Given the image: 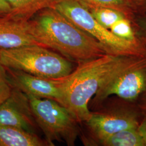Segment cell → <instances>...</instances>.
I'll use <instances>...</instances> for the list:
<instances>
[{"mask_svg":"<svg viewBox=\"0 0 146 146\" xmlns=\"http://www.w3.org/2000/svg\"><path fill=\"white\" fill-rule=\"evenodd\" d=\"M85 122L95 136L101 141L119 131L139 128L141 122L136 111L125 110L108 113H92Z\"/></svg>","mask_w":146,"mask_h":146,"instance_id":"8","label":"cell"},{"mask_svg":"<svg viewBox=\"0 0 146 146\" xmlns=\"http://www.w3.org/2000/svg\"><path fill=\"white\" fill-rule=\"evenodd\" d=\"M140 5L146 8V0H140Z\"/></svg>","mask_w":146,"mask_h":146,"instance_id":"22","label":"cell"},{"mask_svg":"<svg viewBox=\"0 0 146 146\" xmlns=\"http://www.w3.org/2000/svg\"><path fill=\"white\" fill-rule=\"evenodd\" d=\"M125 56L107 54L79 63L68 76L56 79L60 89V104L67 108L78 122L87 121L92 113L88 108L92 98Z\"/></svg>","mask_w":146,"mask_h":146,"instance_id":"2","label":"cell"},{"mask_svg":"<svg viewBox=\"0 0 146 146\" xmlns=\"http://www.w3.org/2000/svg\"><path fill=\"white\" fill-rule=\"evenodd\" d=\"M27 23L38 45L54 49L69 60L81 63L109 54L93 37L52 7L40 11Z\"/></svg>","mask_w":146,"mask_h":146,"instance_id":"1","label":"cell"},{"mask_svg":"<svg viewBox=\"0 0 146 146\" xmlns=\"http://www.w3.org/2000/svg\"><path fill=\"white\" fill-rule=\"evenodd\" d=\"M36 124L27 95L13 88L9 98L0 106V125L35 133Z\"/></svg>","mask_w":146,"mask_h":146,"instance_id":"7","label":"cell"},{"mask_svg":"<svg viewBox=\"0 0 146 146\" xmlns=\"http://www.w3.org/2000/svg\"><path fill=\"white\" fill-rule=\"evenodd\" d=\"M100 142L105 146H145L138 128L119 131Z\"/></svg>","mask_w":146,"mask_h":146,"instance_id":"13","label":"cell"},{"mask_svg":"<svg viewBox=\"0 0 146 146\" xmlns=\"http://www.w3.org/2000/svg\"><path fill=\"white\" fill-rule=\"evenodd\" d=\"M11 8V14L16 19L28 21L38 12L52 7L56 0H5Z\"/></svg>","mask_w":146,"mask_h":146,"instance_id":"12","label":"cell"},{"mask_svg":"<svg viewBox=\"0 0 146 146\" xmlns=\"http://www.w3.org/2000/svg\"><path fill=\"white\" fill-rule=\"evenodd\" d=\"M146 90V56H125L95 94V100L103 101L116 95L127 101L139 98Z\"/></svg>","mask_w":146,"mask_h":146,"instance_id":"6","label":"cell"},{"mask_svg":"<svg viewBox=\"0 0 146 146\" xmlns=\"http://www.w3.org/2000/svg\"><path fill=\"white\" fill-rule=\"evenodd\" d=\"M5 69L9 81L13 88L27 95L54 100L60 103L61 95L56 79L43 78L21 70Z\"/></svg>","mask_w":146,"mask_h":146,"instance_id":"9","label":"cell"},{"mask_svg":"<svg viewBox=\"0 0 146 146\" xmlns=\"http://www.w3.org/2000/svg\"><path fill=\"white\" fill-rule=\"evenodd\" d=\"M27 96L37 124L50 146L54 141L74 146L78 135V122L69 110L54 100Z\"/></svg>","mask_w":146,"mask_h":146,"instance_id":"5","label":"cell"},{"mask_svg":"<svg viewBox=\"0 0 146 146\" xmlns=\"http://www.w3.org/2000/svg\"><path fill=\"white\" fill-rule=\"evenodd\" d=\"M86 7L94 18L108 29H110L116 22L126 17L124 13L115 9L93 6Z\"/></svg>","mask_w":146,"mask_h":146,"instance_id":"14","label":"cell"},{"mask_svg":"<svg viewBox=\"0 0 146 146\" xmlns=\"http://www.w3.org/2000/svg\"><path fill=\"white\" fill-rule=\"evenodd\" d=\"M38 44L31 35L27 21L11 15L0 16V49Z\"/></svg>","mask_w":146,"mask_h":146,"instance_id":"10","label":"cell"},{"mask_svg":"<svg viewBox=\"0 0 146 146\" xmlns=\"http://www.w3.org/2000/svg\"><path fill=\"white\" fill-rule=\"evenodd\" d=\"M138 25H139V26L140 27L142 31L144 33L145 37L146 40V18L143 19L139 21Z\"/></svg>","mask_w":146,"mask_h":146,"instance_id":"21","label":"cell"},{"mask_svg":"<svg viewBox=\"0 0 146 146\" xmlns=\"http://www.w3.org/2000/svg\"><path fill=\"white\" fill-rule=\"evenodd\" d=\"M11 8L5 0H0V16L11 14Z\"/></svg>","mask_w":146,"mask_h":146,"instance_id":"18","label":"cell"},{"mask_svg":"<svg viewBox=\"0 0 146 146\" xmlns=\"http://www.w3.org/2000/svg\"><path fill=\"white\" fill-rule=\"evenodd\" d=\"M138 129L143 140L145 146H146V119L142 121Z\"/></svg>","mask_w":146,"mask_h":146,"instance_id":"20","label":"cell"},{"mask_svg":"<svg viewBox=\"0 0 146 146\" xmlns=\"http://www.w3.org/2000/svg\"><path fill=\"white\" fill-rule=\"evenodd\" d=\"M50 146L35 133L19 128L0 125V146Z\"/></svg>","mask_w":146,"mask_h":146,"instance_id":"11","label":"cell"},{"mask_svg":"<svg viewBox=\"0 0 146 146\" xmlns=\"http://www.w3.org/2000/svg\"><path fill=\"white\" fill-rule=\"evenodd\" d=\"M116 36L133 42H141L136 36L131 21L126 17L116 22L110 29Z\"/></svg>","mask_w":146,"mask_h":146,"instance_id":"15","label":"cell"},{"mask_svg":"<svg viewBox=\"0 0 146 146\" xmlns=\"http://www.w3.org/2000/svg\"><path fill=\"white\" fill-rule=\"evenodd\" d=\"M0 64L48 79L63 78L73 71V65L67 58L38 44L0 49Z\"/></svg>","mask_w":146,"mask_h":146,"instance_id":"4","label":"cell"},{"mask_svg":"<svg viewBox=\"0 0 146 146\" xmlns=\"http://www.w3.org/2000/svg\"><path fill=\"white\" fill-rule=\"evenodd\" d=\"M86 6L107 7L125 13L131 7L129 0H79Z\"/></svg>","mask_w":146,"mask_h":146,"instance_id":"16","label":"cell"},{"mask_svg":"<svg viewBox=\"0 0 146 146\" xmlns=\"http://www.w3.org/2000/svg\"><path fill=\"white\" fill-rule=\"evenodd\" d=\"M52 7L93 37L110 54L120 56H146L144 43L131 42L116 36L97 21L88 8L79 0H56Z\"/></svg>","mask_w":146,"mask_h":146,"instance_id":"3","label":"cell"},{"mask_svg":"<svg viewBox=\"0 0 146 146\" xmlns=\"http://www.w3.org/2000/svg\"><path fill=\"white\" fill-rule=\"evenodd\" d=\"M13 89L5 68L0 64V106L9 98Z\"/></svg>","mask_w":146,"mask_h":146,"instance_id":"17","label":"cell"},{"mask_svg":"<svg viewBox=\"0 0 146 146\" xmlns=\"http://www.w3.org/2000/svg\"><path fill=\"white\" fill-rule=\"evenodd\" d=\"M139 98H141L140 102L139 104V110L144 117L143 119H146V90Z\"/></svg>","mask_w":146,"mask_h":146,"instance_id":"19","label":"cell"}]
</instances>
